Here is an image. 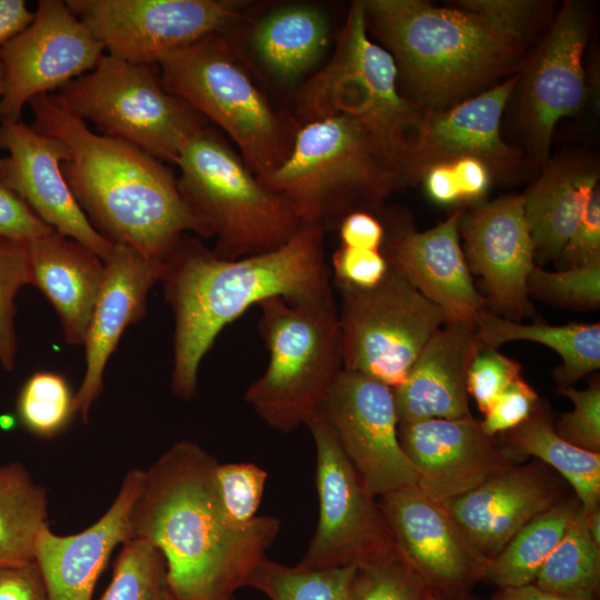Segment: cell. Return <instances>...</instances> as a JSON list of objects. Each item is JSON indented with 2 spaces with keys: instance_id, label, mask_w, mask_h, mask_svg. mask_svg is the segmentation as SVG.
<instances>
[{
  "instance_id": "17",
  "label": "cell",
  "mask_w": 600,
  "mask_h": 600,
  "mask_svg": "<svg viewBox=\"0 0 600 600\" xmlns=\"http://www.w3.org/2000/svg\"><path fill=\"white\" fill-rule=\"evenodd\" d=\"M589 27L586 6L567 1L519 76L520 121L542 167L557 122L577 113L586 101L582 56Z\"/></svg>"
},
{
  "instance_id": "13",
  "label": "cell",
  "mask_w": 600,
  "mask_h": 600,
  "mask_svg": "<svg viewBox=\"0 0 600 600\" xmlns=\"http://www.w3.org/2000/svg\"><path fill=\"white\" fill-rule=\"evenodd\" d=\"M69 9L108 54L134 64L158 66L171 51L212 33H223L239 18L223 0H68Z\"/></svg>"
},
{
  "instance_id": "25",
  "label": "cell",
  "mask_w": 600,
  "mask_h": 600,
  "mask_svg": "<svg viewBox=\"0 0 600 600\" xmlns=\"http://www.w3.org/2000/svg\"><path fill=\"white\" fill-rule=\"evenodd\" d=\"M460 216L457 211L427 231L396 234L383 256L391 269L440 308L446 322L474 326L484 300L473 286L460 246Z\"/></svg>"
},
{
  "instance_id": "42",
  "label": "cell",
  "mask_w": 600,
  "mask_h": 600,
  "mask_svg": "<svg viewBox=\"0 0 600 600\" xmlns=\"http://www.w3.org/2000/svg\"><path fill=\"white\" fill-rule=\"evenodd\" d=\"M558 392L572 401L573 409L553 426L556 432L578 448L600 453L599 380L583 390L567 387L558 388Z\"/></svg>"
},
{
  "instance_id": "23",
  "label": "cell",
  "mask_w": 600,
  "mask_h": 600,
  "mask_svg": "<svg viewBox=\"0 0 600 600\" xmlns=\"http://www.w3.org/2000/svg\"><path fill=\"white\" fill-rule=\"evenodd\" d=\"M144 470H129L108 510L87 529L68 536L54 533L49 524L40 532L34 562L49 600H92L93 591L110 554L130 538L131 511Z\"/></svg>"
},
{
  "instance_id": "41",
  "label": "cell",
  "mask_w": 600,
  "mask_h": 600,
  "mask_svg": "<svg viewBox=\"0 0 600 600\" xmlns=\"http://www.w3.org/2000/svg\"><path fill=\"white\" fill-rule=\"evenodd\" d=\"M268 473L256 463H219L217 482L223 507L237 523H247L257 517Z\"/></svg>"
},
{
  "instance_id": "18",
  "label": "cell",
  "mask_w": 600,
  "mask_h": 600,
  "mask_svg": "<svg viewBox=\"0 0 600 600\" xmlns=\"http://www.w3.org/2000/svg\"><path fill=\"white\" fill-rule=\"evenodd\" d=\"M0 149L7 152L0 157V182L57 232L107 260L113 243L92 227L63 176L61 164L70 159L68 146L22 119H1Z\"/></svg>"
},
{
  "instance_id": "7",
  "label": "cell",
  "mask_w": 600,
  "mask_h": 600,
  "mask_svg": "<svg viewBox=\"0 0 600 600\" xmlns=\"http://www.w3.org/2000/svg\"><path fill=\"white\" fill-rule=\"evenodd\" d=\"M402 183L377 138L358 120L336 114L310 120L282 163L263 182L287 199L303 223L356 200L380 203Z\"/></svg>"
},
{
  "instance_id": "15",
  "label": "cell",
  "mask_w": 600,
  "mask_h": 600,
  "mask_svg": "<svg viewBox=\"0 0 600 600\" xmlns=\"http://www.w3.org/2000/svg\"><path fill=\"white\" fill-rule=\"evenodd\" d=\"M102 44L66 1L40 0L31 23L0 48L2 119L20 120L28 102L91 71Z\"/></svg>"
},
{
  "instance_id": "38",
  "label": "cell",
  "mask_w": 600,
  "mask_h": 600,
  "mask_svg": "<svg viewBox=\"0 0 600 600\" xmlns=\"http://www.w3.org/2000/svg\"><path fill=\"white\" fill-rule=\"evenodd\" d=\"M18 418L26 430L40 438H53L70 423L74 394L60 373L40 370L22 384L17 399Z\"/></svg>"
},
{
  "instance_id": "39",
  "label": "cell",
  "mask_w": 600,
  "mask_h": 600,
  "mask_svg": "<svg viewBox=\"0 0 600 600\" xmlns=\"http://www.w3.org/2000/svg\"><path fill=\"white\" fill-rule=\"evenodd\" d=\"M32 284L28 241L0 237V363L12 371L18 350L14 328L16 297Z\"/></svg>"
},
{
  "instance_id": "5",
  "label": "cell",
  "mask_w": 600,
  "mask_h": 600,
  "mask_svg": "<svg viewBox=\"0 0 600 600\" xmlns=\"http://www.w3.org/2000/svg\"><path fill=\"white\" fill-rule=\"evenodd\" d=\"M258 306L269 363L244 399L268 426L288 433L317 413L343 369L339 310L332 293L300 302L271 297Z\"/></svg>"
},
{
  "instance_id": "36",
  "label": "cell",
  "mask_w": 600,
  "mask_h": 600,
  "mask_svg": "<svg viewBox=\"0 0 600 600\" xmlns=\"http://www.w3.org/2000/svg\"><path fill=\"white\" fill-rule=\"evenodd\" d=\"M99 600H176L160 550L142 539L126 540Z\"/></svg>"
},
{
  "instance_id": "44",
  "label": "cell",
  "mask_w": 600,
  "mask_h": 600,
  "mask_svg": "<svg viewBox=\"0 0 600 600\" xmlns=\"http://www.w3.org/2000/svg\"><path fill=\"white\" fill-rule=\"evenodd\" d=\"M539 403L536 390L519 377L503 390L484 413L480 426L491 438L497 433H506L524 422Z\"/></svg>"
},
{
  "instance_id": "3",
  "label": "cell",
  "mask_w": 600,
  "mask_h": 600,
  "mask_svg": "<svg viewBox=\"0 0 600 600\" xmlns=\"http://www.w3.org/2000/svg\"><path fill=\"white\" fill-rule=\"evenodd\" d=\"M28 106L31 127L68 146L63 176L92 227L108 241L162 262L184 234L209 238L161 160L92 131L57 94L37 96Z\"/></svg>"
},
{
  "instance_id": "48",
  "label": "cell",
  "mask_w": 600,
  "mask_h": 600,
  "mask_svg": "<svg viewBox=\"0 0 600 600\" xmlns=\"http://www.w3.org/2000/svg\"><path fill=\"white\" fill-rule=\"evenodd\" d=\"M563 254L570 267L600 261V193L593 191L582 218L566 242Z\"/></svg>"
},
{
  "instance_id": "22",
  "label": "cell",
  "mask_w": 600,
  "mask_h": 600,
  "mask_svg": "<svg viewBox=\"0 0 600 600\" xmlns=\"http://www.w3.org/2000/svg\"><path fill=\"white\" fill-rule=\"evenodd\" d=\"M161 270L162 262L124 244H113L104 260L102 286L82 342L84 376L74 393V412L83 422L103 390L106 366L124 330L146 316L148 293Z\"/></svg>"
},
{
  "instance_id": "26",
  "label": "cell",
  "mask_w": 600,
  "mask_h": 600,
  "mask_svg": "<svg viewBox=\"0 0 600 600\" xmlns=\"http://www.w3.org/2000/svg\"><path fill=\"white\" fill-rule=\"evenodd\" d=\"M480 350L474 326L443 323L427 341L403 383L393 389L399 423L471 416L468 371Z\"/></svg>"
},
{
  "instance_id": "29",
  "label": "cell",
  "mask_w": 600,
  "mask_h": 600,
  "mask_svg": "<svg viewBox=\"0 0 600 600\" xmlns=\"http://www.w3.org/2000/svg\"><path fill=\"white\" fill-rule=\"evenodd\" d=\"M330 34L327 16L308 4L287 6L253 28L251 44L267 70L286 84L297 82L323 54Z\"/></svg>"
},
{
  "instance_id": "11",
  "label": "cell",
  "mask_w": 600,
  "mask_h": 600,
  "mask_svg": "<svg viewBox=\"0 0 600 600\" xmlns=\"http://www.w3.org/2000/svg\"><path fill=\"white\" fill-rule=\"evenodd\" d=\"M334 284L341 297L343 369L398 388L446 322L442 311L390 267L371 288Z\"/></svg>"
},
{
  "instance_id": "24",
  "label": "cell",
  "mask_w": 600,
  "mask_h": 600,
  "mask_svg": "<svg viewBox=\"0 0 600 600\" xmlns=\"http://www.w3.org/2000/svg\"><path fill=\"white\" fill-rule=\"evenodd\" d=\"M560 487L542 462L513 464L444 504L490 561L530 520L562 500Z\"/></svg>"
},
{
  "instance_id": "6",
  "label": "cell",
  "mask_w": 600,
  "mask_h": 600,
  "mask_svg": "<svg viewBox=\"0 0 600 600\" xmlns=\"http://www.w3.org/2000/svg\"><path fill=\"white\" fill-rule=\"evenodd\" d=\"M187 204L216 238L212 252L234 260L273 250L304 224L292 204L263 184L227 141L203 127L174 163Z\"/></svg>"
},
{
  "instance_id": "55",
  "label": "cell",
  "mask_w": 600,
  "mask_h": 600,
  "mask_svg": "<svg viewBox=\"0 0 600 600\" xmlns=\"http://www.w3.org/2000/svg\"><path fill=\"white\" fill-rule=\"evenodd\" d=\"M586 517L589 533L593 542L600 547V507L586 514Z\"/></svg>"
},
{
  "instance_id": "46",
  "label": "cell",
  "mask_w": 600,
  "mask_h": 600,
  "mask_svg": "<svg viewBox=\"0 0 600 600\" xmlns=\"http://www.w3.org/2000/svg\"><path fill=\"white\" fill-rule=\"evenodd\" d=\"M334 282L358 288L377 286L389 266L379 250L341 247L331 259Z\"/></svg>"
},
{
  "instance_id": "50",
  "label": "cell",
  "mask_w": 600,
  "mask_h": 600,
  "mask_svg": "<svg viewBox=\"0 0 600 600\" xmlns=\"http://www.w3.org/2000/svg\"><path fill=\"white\" fill-rule=\"evenodd\" d=\"M343 247L378 250L383 242L381 223L366 211H352L341 221L339 228Z\"/></svg>"
},
{
  "instance_id": "37",
  "label": "cell",
  "mask_w": 600,
  "mask_h": 600,
  "mask_svg": "<svg viewBox=\"0 0 600 600\" xmlns=\"http://www.w3.org/2000/svg\"><path fill=\"white\" fill-rule=\"evenodd\" d=\"M432 596L421 573L393 544L357 564L344 600H431Z\"/></svg>"
},
{
  "instance_id": "54",
  "label": "cell",
  "mask_w": 600,
  "mask_h": 600,
  "mask_svg": "<svg viewBox=\"0 0 600 600\" xmlns=\"http://www.w3.org/2000/svg\"><path fill=\"white\" fill-rule=\"evenodd\" d=\"M489 600H599V597L561 594L530 583L521 587L499 588Z\"/></svg>"
},
{
  "instance_id": "2",
  "label": "cell",
  "mask_w": 600,
  "mask_h": 600,
  "mask_svg": "<svg viewBox=\"0 0 600 600\" xmlns=\"http://www.w3.org/2000/svg\"><path fill=\"white\" fill-rule=\"evenodd\" d=\"M174 317L171 389L184 400L221 330L271 297L290 302L332 293L323 226L304 223L280 247L234 260L184 234L162 261L160 280Z\"/></svg>"
},
{
  "instance_id": "53",
  "label": "cell",
  "mask_w": 600,
  "mask_h": 600,
  "mask_svg": "<svg viewBox=\"0 0 600 600\" xmlns=\"http://www.w3.org/2000/svg\"><path fill=\"white\" fill-rule=\"evenodd\" d=\"M33 19L24 0H0V48L26 29Z\"/></svg>"
},
{
  "instance_id": "28",
  "label": "cell",
  "mask_w": 600,
  "mask_h": 600,
  "mask_svg": "<svg viewBox=\"0 0 600 600\" xmlns=\"http://www.w3.org/2000/svg\"><path fill=\"white\" fill-rule=\"evenodd\" d=\"M599 170L578 158L544 164L541 177L523 193L524 216L540 260L559 256L578 227L597 188Z\"/></svg>"
},
{
  "instance_id": "9",
  "label": "cell",
  "mask_w": 600,
  "mask_h": 600,
  "mask_svg": "<svg viewBox=\"0 0 600 600\" xmlns=\"http://www.w3.org/2000/svg\"><path fill=\"white\" fill-rule=\"evenodd\" d=\"M364 6L349 10L336 52L300 91V110L309 120L347 116L361 122L396 163H403L420 132L424 111L399 90L391 53L368 37Z\"/></svg>"
},
{
  "instance_id": "35",
  "label": "cell",
  "mask_w": 600,
  "mask_h": 600,
  "mask_svg": "<svg viewBox=\"0 0 600 600\" xmlns=\"http://www.w3.org/2000/svg\"><path fill=\"white\" fill-rule=\"evenodd\" d=\"M357 564L323 569L290 567L264 557L247 587L270 600H344Z\"/></svg>"
},
{
  "instance_id": "12",
  "label": "cell",
  "mask_w": 600,
  "mask_h": 600,
  "mask_svg": "<svg viewBox=\"0 0 600 600\" xmlns=\"http://www.w3.org/2000/svg\"><path fill=\"white\" fill-rule=\"evenodd\" d=\"M306 426L316 448L319 512L314 533L297 566L323 569L359 564L386 552L394 542L377 498L329 426L318 414Z\"/></svg>"
},
{
  "instance_id": "8",
  "label": "cell",
  "mask_w": 600,
  "mask_h": 600,
  "mask_svg": "<svg viewBox=\"0 0 600 600\" xmlns=\"http://www.w3.org/2000/svg\"><path fill=\"white\" fill-rule=\"evenodd\" d=\"M158 68L164 89L226 131L262 183L287 158L291 143L281 119L223 34L171 51Z\"/></svg>"
},
{
  "instance_id": "4",
  "label": "cell",
  "mask_w": 600,
  "mask_h": 600,
  "mask_svg": "<svg viewBox=\"0 0 600 600\" xmlns=\"http://www.w3.org/2000/svg\"><path fill=\"white\" fill-rule=\"evenodd\" d=\"M363 6L367 24L394 59L408 101L424 112L463 101L522 61V41L459 7L420 0H369Z\"/></svg>"
},
{
  "instance_id": "31",
  "label": "cell",
  "mask_w": 600,
  "mask_h": 600,
  "mask_svg": "<svg viewBox=\"0 0 600 600\" xmlns=\"http://www.w3.org/2000/svg\"><path fill=\"white\" fill-rule=\"evenodd\" d=\"M506 433L503 451L512 462L516 456L539 459L571 486L586 514L600 507V453L562 439L541 403L524 422Z\"/></svg>"
},
{
  "instance_id": "58",
  "label": "cell",
  "mask_w": 600,
  "mask_h": 600,
  "mask_svg": "<svg viewBox=\"0 0 600 600\" xmlns=\"http://www.w3.org/2000/svg\"><path fill=\"white\" fill-rule=\"evenodd\" d=\"M229 600H236V599H234V597H233V598H231V599H229Z\"/></svg>"
},
{
  "instance_id": "49",
  "label": "cell",
  "mask_w": 600,
  "mask_h": 600,
  "mask_svg": "<svg viewBox=\"0 0 600 600\" xmlns=\"http://www.w3.org/2000/svg\"><path fill=\"white\" fill-rule=\"evenodd\" d=\"M0 600H49L36 562L0 567Z\"/></svg>"
},
{
  "instance_id": "43",
  "label": "cell",
  "mask_w": 600,
  "mask_h": 600,
  "mask_svg": "<svg viewBox=\"0 0 600 600\" xmlns=\"http://www.w3.org/2000/svg\"><path fill=\"white\" fill-rule=\"evenodd\" d=\"M520 364L498 352L482 348L468 371V392L484 414L503 390L520 376Z\"/></svg>"
},
{
  "instance_id": "27",
  "label": "cell",
  "mask_w": 600,
  "mask_h": 600,
  "mask_svg": "<svg viewBox=\"0 0 600 600\" xmlns=\"http://www.w3.org/2000/svg\"><path fill=\"white\" fill-rule=\"evenodd\" d=\"M32 284L54 308L69 344L83 342L104 277V261L56 230L28 241Z\"/></svg>"
},
{
  "instance_id": "45",
  "label": "cell",
  "mask_w": 600,
  "mask_h": 600,
  "mask_svg": "<svg viewBox=\"0 0 600 600\" xmlns=\"http://www.w3.org/2000/svg\"><path fill=\"white\" fill-rule=\"evenodd\" d=\"M543 3L528 0H463L456 7L474 12L524 43V37Z\"/></svg>"
},
{
  "instance_id": "52",
  "label": "cell",
  "mask_w": 600,
  "mask_h": 600,
  "mask_svg": "<svg viewBox=\"0 0 600 600\" xmlns=\"http://www.w3.org/2000/svg\"><path fill=\"white\" fill-rule=\"evenodd\" d=\"M421 179L429 197L436 202L450 204L462 201L458 180L450 161L428 168Z\"/></svg>"
},
{
  "instance_id": "33",
  "label": "cell",
  "mask_w": 600,
  "mask_h": 600,
  "mask_svg": "<svg viewBox=\"0 0 600 600\" xmlns=\"http://www.w3.org/2000/svg\"><path fill=\"white\" fill-rule=\"evenodd\" d=\"M581 504L562 499L530 520L489 561L483 580L499 588L533 583Z\"/></svg>"
},
{
  "instance_id": "1",
  "label": "cell",
  "mask_w": 600,
  "mask_h": 600,
  "mask_svg": "<svg viewBox=\"0 0 600 600\" xmlns=\"http://www.w3.org/2000/svg\"><path fill=\"white\" fill-rule=\"evenodd\" d=\"M219 462L192 441L173 443L144 470L130 538L162 553L176 600H229L267 557L281 527L257 516L237 523L218 488Z\"/></svg>"
},
{
  "instance_id": "14",
  "label": "cell",
  "mask_w": 600,
  "mask_h": 600,
  "mask_svg": "<svg viewBox=\"0 0 600 600\" xmlns=\"http://www.w3.org/2000/svg\"><path fill=\"white\" fill-rule=\"evenodd\" d=\"M376 497L417 483L398 438L393 390L342 369L317 413Z\"/></svg>"
},
{
  "instance_id": "34",
  "label": "cell",
  "mask_w": 600,
  "mask_h": 600,
  "mask_svg": "<svg viewBox=\"0 0 600 600\" xmlns=\"http://www.w3.org/2000/svg\"><path fill=\"white\" fill-rule=\"evenodd\" d=\"M533 583L556 593L599 597L600 547L589 533L587 517L581 507Z\"/></svg>"
},
{
  "instance_id": "20",
  "label": "cell",
  "mask_w": 600,
  "mask_h": 600,
  "mask_svg": "<svg viewBox=\"0 0 600 600\" xmlns=\"http://www.w3.org/2000/svg\"><path fill=\"white\" fill-rule=\"evenodd\" d=\"M518 80V76L511 77L448 109L426 112L403 163L402 182L416 181L436 163L467 156L482 160L491 173L506 178L517 173L521 158L503 141L500 123Z\"/></svg>"
},
{
  "instance_id": "40",
  "label": "cell",
  "mask_w": 600,
  "mask_h": 600,
  "mask_svg": "<svg viewBox=\"0 0 600 600\" xmlns=\"http://www.w3.org/2000/svg\"><path fill=\"white\" fill-rule=\"evenodd\" d=\"M532 293L551 302L576 308H598L600 304V261L561 271H546L538 266L527 281Z\"/></svg>"
},
{
  "instance_id": "19",
  "label": "cell",
  "mask_w": 600,
  "mask_h": 600,
  "mask_svg": "<svg viewBox=\"0 0 600 600\" xmlns=\"http://www.w3.org/2000/svg\"><path fill=\"white\" fill-rule=\"evenodd\" d=\"M398 438L414 468L416 484L442 503L513 466L472 416L399 423Z\"/></svg>"
},
{
  "instance_id": "21",
  "label": "cell",
  "mask_w": 600,
  "mask_h": 600,
  "mask_svg": "<svg viewBox=\"0 0 600 600\" xmlns=\"http://www.w3.org/2000/svg\"><path fill=\"white\" fill-rule=\"evenodd\" d=\"M469 259L494 309L521 317L530 311L527 281L536 266L523 194L476 207L459 220Z\"/></svg>"
},
{
  "instance_id": "32",
  "label": "cell",
  "mask_w": 600,
  "mask_h": 600,
  "mask_svg": "<svg viewBox=\"0 0 600 600\" xmlns=\"http://www.w3.org/2000/svg\"><path fill=\"white\" fill-rule=\"evenodd\" d=\"M47 490L19 462L0 466V567L34 562L48 524Z\"/></svg>"
},
{
  "instance_id": "56",
  "label": "cell",
  "mask_w": 600,
  "mask_h": 600,
  "mask_svg": "<svg viewBox=\"0 0 600 600\" xmlns=\"http://www.w3.org/2000/svg\"><path fill=\"white\" fill-rule=\"evenodd\" d=\"M3 94V64L0 57V122H1V100Z\"/></svg>"
},
{
  "instance_id": "30",
  "label": "cell",
  "mask_w": 600,
  "mask_h": 600,
  "mask_svg": "<svg viewBox=\"0 0 600 600\" xmlns=\"http://www.w3.org/2000/svg\"><path fill=\"white\" fill-rule=\"evenodd\" d=\"M482 348L497 349L512 340L536 341L553 349L562 363L553 371L558 388L571 387L600 368V324H521L482 310L474 321Z\"/></svg>"
},
{
  "instance_id": "57",
  "label": "cell",
  "mask_w": 600,
  "mask_h": 600,
  "mask_svg": "<svg viewBox=\"0 0 600 600\" xmlns=\"http://www.w3.org/2000/svg\"><path fill=\"white\" fill-rule=\"evenodd\" d=\"M431 600H477V599L471 598V596L463 597V598H449V597L432 596Z\"/></svg>"
},
{
  "instance_id": "10",
  "label": "cell",
  "mask_w": 600,
  "mask_h": 600,
  "mask_svg": "<svg viewBox=\"0 0 600 600\" xmlns=\"http://www.w3.org/2000/svg\"><path fill=\"white\" fill-rule=\"evenodd\" d=\"M60 102L97 132L176 163L206 119L168 92L158 66L134 64L104 53L89 72L59 90Z\"/></svg>"
},
{
  "instance_id": "16",
  "label": "cell",
  "mask_w": 600,
  "mask_h": 600,
  "mask_svg": "<svg viewBox=\"0 0 600 600\" xmlns=\"http://www.w3.org/2000/svg\"><path fill=\"white\" fill-rule=\"evenodd\" d=\"M394 544L428 583L433 596H471L489 560L477 549L447 506L417 484L378 497Z\"/></svg>"
},
{
  "instance_id": "47",
  "label": "cell",
  "mask_w": 600,
  "mask_h": 600,
  "mask_svg": "<svg viewBox=\"0 0 600 600\" xmlns=\"http://www.w3.org/2000/svg\"><path fill=\"white\" fill-rule=\"evenodd\" d=\"M53 230L20 197L0 182V237L30 241Z\"/></svg>"
},
{
  "instance_id": "51",
  "label": "cell",
  "mask_w": 600,
  "mask_h": 600,
  "mask_svg": "<svg viewBox=\"0 0 600 600\" xmlns=\"http://www.w3.org/2000/svg\"><path fill=\"white\" fill-rule=\"evenodd\" d=\"M449 161L458 179L462 201L481 198L491 181L489 167L482 160L469 156Z\"/></svg>"
}]
</instances>
